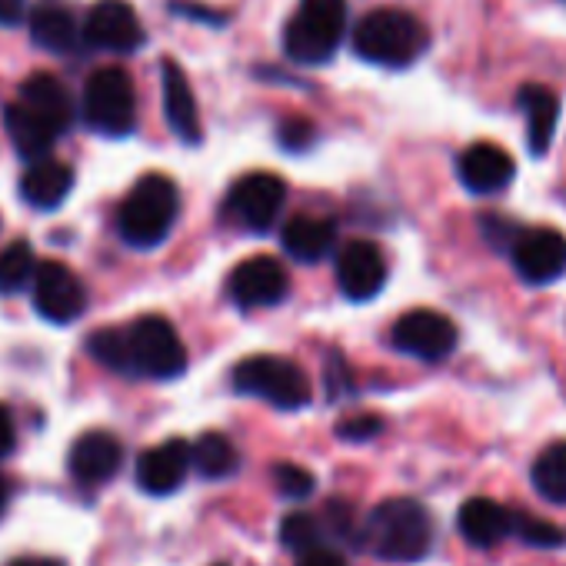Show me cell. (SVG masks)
Segmentation results:
<instances>
[{"instance_id": "1", "label": "cell", "mask_w": 566, "mask_h": 566, "mask_svg": "<svg viewBox=\"0 0 566 566\" xmlns=\"http://www.w3.org/2000/svg\"><path fill=\"white\" fill-rule=\"evenodd\" d=\"M357 543L367 546L380 559L417 563L433 546V516L420 500H410V496L384 500L360 523Z\"/></svg>"}, {"instance_id": "2", "label": "cell", "mask_w": 566, "mask_h": 566, "mask_svg": "<svg viewBox=\"0 0 566 566\" xmlns=\"http://www.w3.org/2000/svg\"><path fill=\"white\" fill-rule=\"evenodd\" d=\"M430 48V34L427 28L400 11V8H380L370 11L357 28H354V51L360 61L377 64V67H410L423 57V51Z\"/></svg>"}, {"instance_id": "3", "label": "cell", "mask_w": 566, "mask_h": 566, "mask_svg": "<svg viewBox=\"0 0 566 566\" xmlns=\"http://www.w3.org/2000/svg\"><path fill=\"white\" fill-rule=\"evenodd\" d=\"M177 213H180L177 184L164 174H147L124 197V203L117 210V230H120L124 243H130L137 250H150L170 237Z\"/></svg>"}, {"instance_id": "4", "label": "cell", "mask_w": 566, "mask_h": 566, "mask_svg": "<svg viewBox=\"0 0 566 566\" xmlns=\"http://www.w3.org/2000/svg\"><path fill=\"white\" fill-rule=\"evenodd\" d=\"M347 34V0H301L283 31V51L297 64H327Z\"/></svg>"}, {"instance_id": "5", "label": "cell", "mask_w": 566, "mask_h": 566, "mask_svg": "<svg viewBox=\"0 0 566 566\" xmlns=\"http://www.w3.org/2000/svg\"><path fill=\"white\" fill-rule=\"evenodd\" d=\"M233 387L247 397H260L276 410H304L314 397L307 374L287 357H247L233 367Z\"/></svg>"}, {"instance_id": "6", "label": "cell", "mask_w": 566, "mask_h": 566, "mask_svg": "<svg viewBox=\"0 0 566 566\" xmlns=\"http://www.w3.org/2000/svg\"><path fill=\"white\" fill-rule=\"evenodd\" d=\"M124 337H127L130 377L174 380L187 370V350L170 321L154 314L137 317L130 327H124Z\"/></svg>"}, {"instance_id": "7", "label": "cell", "mask_w": 566, "mask_h": 566, "mask_svg": "<svg viewBox=\"0 0 566 566\" xmlns=\"http://www.w3.org/2000/svg\"><path fill=\"white\" fill-rule=\"evenodd\" d=\"M84 120L104 137H127L137 127L134 84L120 67H104L91 74L84 87Z\"/></svg>"}, {"instance_id": "8", "label": "cell", "mask_w": 566, "mask_h": 566, "mask_svg": "<svg viewBox=\"0 0 566 566\" xmlns=\"http://www.w3.org/2000/svg\"><path fill=\"white\" fill-rule=\"evenodd\" d=\"M513 270L530 287H546L566 276V233L556 227H523L510 247Z\"/></svg>"}, {"instance_id": "9", "label": "cell", "mask_w": 566, "mask_h": 566, "mask_svg": "<svg viewBox=\"0 0 566 566\" xmlns=\"http://www.w3.org/2000/svg\"><path fill=\"white\" fill-rule=\"evenodd\" d=\"M283 200H287V184H283L276 174L256 170V174L240 177L230 187V193H227V213L240 227H247L253 233H263L280 217Z\"/></svg>"}, {"instance_id": "10", "label": "cell", "mask_w": 566, "mask_h": 566, "mask_svg": "<svg viewBox=\"0 0 566 566\" xmlns=\"http://www.w3.org/2000/svg\"><path fill=\"white\" fill-rule=\"evenodd\" d=\"M390 340L400 354L437 364L457 350L460 334H457V324L437 311H410L394 324Z\"/></svg>"}, {"instance_id": "11", "label": "cell", "mask_w": 566, "mask_h": 566, "mask_svg": "<svg viewBox=\"0 0 566 566\" xmlns=\"http://www.w3.org/2000/svg\"><path fill=\"white\" fill-rule=\"evenodd\" d=\"M31 283H34V307H38V314L44 321L57 324V327L74 324L87 311L84 287H81V280L74 276V270L67 263H57V260L38 263Z\"/></svg>"}, {"instance_id": "12", "label": "cell", "mask_w": 566, "mask_h": 566, "mask_svg": "<svg viewBox=\"0 0 566 566\" xmlns=\"http://www.w3.org/2000/svg\"><path fill=\"white\" fill-rule=\"evenodd\" d=\"M287 270H283L273 256H250L237 263L227 276V294L237 307L256 311V307H273L287 297Z\"/></svg>"}, {"instance_id": "13", "label": "cell", "mask_w": 566, "mask_h": 566, "mask_svg": "<svg viewBox=\"0 0 566 566\" xmlns=\"http://www.w3.org/2000/svg\"><path fill=\"white\" fill-rule=\"evenodd\" d=\"M84 41L97 51L130 54L144 44V28L127 0H97L84 21Z\"/></svg>"}, {"instance_id": "14", "label": "cell", "mask_w": 566, "mask_h": 566, "mask_svg": "<svg viewBox=\"0 0 566 566\" xmlns=\"http://www.w3.org/2000/svg\"><path fill=\"white\" fill-rule=\"evenodd\" d=\"M387 283V260L377 243L350 240L337 256V287L347 301H374Z\"/></svg>"}, {"instance_id": "15", "label": "cell", "mask_w": 566, "mask_h": 566, "mask_svg": "<svg viewBox=\"0 0 566 566\" xmlns=\"http://www.w3.org/2000/svg\"><path fill=\"white\" fill-rule=\"evenodd\" d=\"M457 177L470 193L490 197V193H500V190H506L513 184L516 164L503 147H496L490 140H480V144H470L457 157Z\"/></svg>"}, {"instance_id": "16", "label": "cell", "mask_w": 566, "mask_h": 566, "mask_svg": "<svg viewBox=\"0 0 566 566\" xmlns=\"http://www.w3.org/2000/svg\"><path fill=\"white\" fill-rule=\"evenodd\" d=\"M120 463H124V447L107 430H87L84 437H77L67 457L71 476L87 486L107 483L120 470Z\"/></svg>"}, {"instance_id": "17", "label": "cell", "mask_w": 566, "mask_h": 566, "mask_svg": "<svg viewBox=\"0 0 566 566\" xmlns=\"http://www.w3.org/2000/svg\"><path fill=\"white\" fill-rule=\"evenodd\" d=\"M190 473V443L184 440H164L140 453L137 460V483L150 496H167L184 486Z\"/></svg>"}, {"instance_id": "18", "label": "cell", "mask_w": 566, "mask_h": 566, "mask_svg": "<svg viewBox=\"0 0 566 566\" xmlns=\"http://www.w3.org/2000/svg\"><path fill=\"white\" fill-rule=\"evenodd\" d=\"M160 84H164V114H167L170 130L184 144H200L203 124H200L197 97H193V87H190L184 67L177 61H164L160 64Z\"/></svg>"}, {"instance_id": "19", "label": "cell", "mask_w": 566, "mask_h": 566, "mask_svg": "<svg viewBox=\"0 0 566 566\" xmlns=\"http://www.w3.org/2000/svg\"><path fill=\"white\" fill-rule=\"evenodd\" d=\"M516 111L526 117V144L533 157H546L559 124V97L543 84H523L516 91Z\"/></svg>"}, {"instance_id": "20", "label": "cell", "mask_w": 566, "mask_h": 566, "mask_svg": "<svg viewBox=\"0 0 566 566\" xmlns=\"http://www.w3.org/2000/svg\"><path fill=\"white\" fill-rule=\"evenodd\" d=\"M457 526L460 536L476 546V549H490L496 543H503L513 533V510L500 506L496 500L486 496H473L460 506L457 513Z\"/></svg>"}, {"instance_id": "21", "label": "cell", "mask_w": 566, "mask_h": 566, "mask_svg": "<svg viewBox=\"0 0 566 566\" xmlns=\"http://www.w3.org/2000/svg\"><path fill=\"white\" fill-rule=\"evenodd\" d=\"M71 190H74V170L51 157L34 160L21 177V197L38 210L61 207L71 197Z\"/></svg>"}, {"instance_id": "22", "label": "cell", "mask_w": 566, "mask_h": 566, "mask_svg": "<svg viewBox=\"0 0 566 566\" xmlns=\"http://www.w3.org/2000/svg\"><path fill=\"white\" fill-rule=\"evenodd\" d=\"M21 104L31 107L38 117H44L57 134H64L74 120V104L67 87L54 74H31L21 84Z\"/></svg>"}, {"instance_id": "23", "label": "cell", "mask_w": 566, "mask_h": 566, "mask_svg": "<svg viewBox=\"0 0 566 566\" xmlns=\"http://www.w3.org/2000/svg\"><path fill=\"white\" fill-rule=\"evenodd\" d=\"M280 240H283V250H287L294 260L317 263V260H324L334 250V243H337V223L327 220V217L304 213V217H294L287 227H283V237Z\"/></svg>"}, {"instance_id": "24", "label": "cell", "mask_w": 566, "mask_h": 566, "mask_svg": "<svg viewBox=\"0 0 566 566\" xmlns=\"http://www.w3.org/2000/svg\"><path fill=\"white\" fill-rule=\"evenodd\" d=\"M4 120H8V134H11L18 154H21L28 164L48 157L51 147H54V140L61 137L44 117H38V114H34L31 107H24L21 101L8 107V117H4Z\"/></svg>"}, {"instance_id": "25", "label": "cell", "mask_w": 566, "mask_h": 566, "mask_svg": "<svg viewBox=\"0 0 566 566\" xmlns=\"http://www.w3.org/2000/svg\"><path fill=\"white\" fill-rule=\"evenodd\" d=\"M31 38L44 51L67 54V51L77 48L81 28H77V21L64 8H38V11H31Z\"/></svg>"}, {"instance_id": "26", "label": "cell", "mask_w": 566, "mask_h": 566, "mask_svg": "<svg viewBox=\"0 0 566 566\" xmlns=\"http://www.w3.org/2000/svg\"><path fill=\"white\" fill-rule=\"evenodd\" d=\"M237 463H240L237 447L223 433H200L190 443V467L203 480H223L237 470Z\"/></svg>"}, {"instance_id": "27", "label": "cell", "mask_w": 566, "mask_h": 566, "mask_svg": "<svg viewBox=\"0 0 566 566\" xmlns=\"http://www.w3.org/2000/svg\"><path fill=\"white\" fill-rule=\"evenodd\" d=\"M530 476L539 496H546L549 503H566V440L549 443L536 457Z\"/></svg>"}, {"instance_id": "28", "label": "cell", "mask_w": 566, "mask_h": 566, "mask_svg": "<svg viewBox=\"0 0 566 566\" xmlns=\"http://www.w3.org/2000/svg\"><path fill=\"white\" fill-rule=\"evenodd\" d=\"M38 270V256L31 250L28 240H14L4 253H0V294H21L24 287H31Z\"/></svg>"}, {"instance_id": "29", "label": "cell", "mask_w": 566, "mask_h": 566, "mask_svg": "<svg viewBox=\"0 0 566 566\" xmlns=\"http://www.w3.org/2000/svg\"><path fill=\"white\" fill-rule=\"evenodd\" d=\"M280 543L287 546L291 553L304 556V553H311L317 546H327V530H324L321 516L297 510V513L283 516V523H280Z\"/></svg>"}, {"instance_id": "30", "label": "cell", "mask_w": 566, "mask_h": 566, "mask_svg": "<svg viewBox=\"0 0 566 566\" xmlns=\"http://www.w3.org/2000/svg\"><path fill=\"white\" fill-rule=\"evenodd\" d=\"M87 350L94 360H101L104 367L130 377V357H127V337L124 331H97L91 340H87Z\"/></svg>"}, {"instance_id": "31", "label": "cell", "mask_w": 566, "mask_h": 566, "mask_svg": "<svg viewBox=\"0 0 566 566\" xmlns=\"http://www.w3.org/2000/svg\"><path fill=\"white\" fill-rule=\"evenodd\" d=\"M510 536H520L523 543L539 546V549H553V546L566 543L563 530H556L553 523H546L539 516H530V513H513V533Z\"/></svg>"}, {"instance_id": "32", "label": "cell", "mask_w": 566, "mask_h": 566, "mask_svg": "<svg viewBox=\"0 0 566 566\" xmlns=\"http://www.w3.org/2000/svg\"><path fill=\"white\" fill-rule=\"evenodd\" d=\"M273 483L287 500H304V496L314 493V476L297 463H276L273 467Z\"/></svg>"}, {"instance_id": "33", "label": "cell", "mask_w": 566, "mask_h": 566, "mask_svg": "<svg viewBox=\"0 0 566 566\" xmlns=\"http://www.w3.org/2000/svg\"><path fill=\"white\" fill-rule=\"evenodd\" d=\"M520 230H523V223H516V220H510L503 213H480V233H483V240L493 250L510 253V247H513V240H516Z\"/></svg>"}, {"instance_id": "34", "label": "cell", "mask_w": 566, "mask_h": 566, "mask_svg": "<svg viewBox=\"0 0 566 566\" xmlns=\"http://www.w3.org/2000/svg\"><path fill=\"white\" fill-rule=\"evenodd\" d=\"M276 134H280V144L287 150H307L314 144V137H317V127L311 120H304V117H287L280 124Z\"/></svg>"}, {"instance_id": "35", "label": "cell", "mask_w": 566, "mask_h": 566, "mask_svg": "<svg viewBox=\"0 0 566 566\" xmlns=\"http://www.w3.org/2000/svg\"><path fill=\"white\" fill-rule=\"evenodd\" d=\"M380 430H384V420L377 413H360V417L344 420L337 427V437L340 440H350V443H364V440H374Z\"/></svg>"}, {"instance_id": "36", "label": "cell", "mask_w": 566, "mask_h": 566, "mask_svg": "<svg viewBox=\"0 0 566 566\" xmlns=\"http://www.w3.org/2000/svg\"><path fill=\"white\" fill-rule=\"evenodd\" d=\"M301 566H347V559L331 546H317V549L301 556Z\"/></svg>"}, {"instance_id": "37", "label": "cell", "mask_w": 566, "mask_h": 566, "mask_svg": "<svg viewBox=\"0 0 566 566\" xmlns=\"http://www.w3.org/2000/svg\"><path fill=\"white\" fill-rule=\"evenodd\" d=\"M28 18V0H0V24H21Z\"/></svg>"}, {"instance_id": "38", "label": "cell", "mask_w": 566, "mask_h": 566, "mask_svg": "<svg viewBox=\"0 0 566 566\" xmlns=\"http://www.w3.org/2000/svg\"><path fill=\"white\" fill-rule=\"evenodd\" d=\"M14 440H18V433H14V420H11V413L0 407V457H8L11 450H14Z\"/></svg>"}, {"instance_id": "39", "label": "cell", "mask_w": 566, "mask_h": 566, "mask_svg": "<svg viewBox=\"0 0 566 566\" xmlns=\"http://www.w3.org/2000/svg\"><path fill=\"white\" fill-rule=\"evenodd\" d=\"M11 566H64V563H57V559H51V556H21V559H14Z\"/></svg>"}, {"instance_id": "40", "label": "cell", "mask_w": 566, "mask_h": 566, "mask_svg": "<svg viewBox=\"0 0 566 566\" xmlns=\"http://www.w3.org/2000/svg\"><path fill=\"white\" fill-rule=\"evenodd\" d=\"M4 510H8V486L0 480V516H4Z\"/></svg>"}, {"instance_id": "41", "label": "cell", "mask_w": 566, "mask_h": 566, "mask_svg": "<svg viewBox=\"0 0 566 566\" xmlns=\"http://www.w3.org/2000/svg\"><path fill=\"white\" fill-rule=\"evenodd\" d=\"M563 4H566V0H563Z\"/></svg>"}]
</instances>
